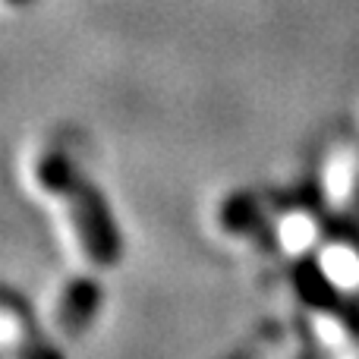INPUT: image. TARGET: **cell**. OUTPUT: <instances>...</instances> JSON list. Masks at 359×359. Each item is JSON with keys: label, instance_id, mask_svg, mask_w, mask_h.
<instances>
[{"label": "cell", "instance_id": "1", "mask_svg": "<svg viewBox=\"0 0 359 359\" xmlns=\"http://www.w3.org/2000/svg\"><path fill=\"white\" fill-rule=\"evenodd\" d=\"M38 180H41L44 189L60 192V196L67 198L69 221H73L88 259L98 262V265H114L120 255V243H117L114 224L107 221V208L98 198V192H95L92 186L69 177L67 161H63L60 155L41 158V164H38Z\"/></svg>", "mask_w": 359, "mask_h": 359}, {"label": "cell", "instance_id": "7", "mask_svg": "<svg viewBox=\"0 0 359 359\" xmlns=\"http://www.w3.org/2000/svg\"><path fill=\"white\" fill-rule=\"evenodd\" d=\"M353 177H356V164L350 158H337L328 170V189L331 196L341 202V198L350 196V186H353Z\"/></svg>", "mask_w": 359, "mask_h": 359}, {"label": "cell", "instance_id": "3", "mask_svg": "<svg viewBox=\"0 0 359 359\" xmlns=\"http://www.w3.org/2000/svg\"><path fill=\"white\" fill-rule=\"evenodd\" d=\"M4 337H6V347H10L13 359H60V353L54 347H44V341L29 328V322H22V316H16L13 299H6Z\"/></svg>", "mask_w": 359, "mask_h": 359}, {"label": "cell", "instance_id": "6", "mask_svg": "<svg viewBox=\"0 0 359 359\" xmlns=\"http://www.w3.org/2000/svg\"><path fill=\"white\" fill-rule=\"evenodd\" d=\"M312 240H316V224L306 215H290L280 221V243H284L287 249L299 252V249H306Z\"/></svg>", "mask_w": 359, "mask_h": 359}, {"label": "cell", "instance_id": "2", "mask_svg": "<svg viewBox=\"0 0 359 359\" xmlns=\"http://www.w3.org/2000/svg\"><path fill=\"white\" fill-rule=\"evenodd\" d=\"M98 309V290L88 280H73L57 299V325L67 334H79Z\"/></svg>", "mask_w": 359, "mask_h": 359}, {"label": "cell", "instance_id": "5", "mask_svg": "<svg viewBox=\"0 0 359 359\" xmlns=\"http://www.w3.org/2000/svg\"><path fill=\"white\" fill-rule=\"evenodd\" d=\"M322 268L337 287L359 284V255L350 246H328L322 255Z\"/></svg>", "mask_w": 359, "mask_h": 359}, {"label": "cell", "instance_id": "4", "mask_svg": "<svg viewBox=\"0 0 359 359\" xmlns=\"http://www.w3.org/2000/svg\"><path fill=\"white\" fill-rule=\"evenodd\" d=\"M318 337L331 359H359V337L344 318L322 316L318 318Z\"/></svg>", "mask_w": 359, "mask_h": 359}, {"label": "cell", "instance_id": "8", "mask_svg": "<svg viewBox=\"0 0 359 359\" xmlns=\"http://www.w3.org/2000/svg\"><path fill=\"white\" fill-rule=\"evenodd\" d=\"M262 359H303V350L299 347H278L271 356H262Z\"/></svg>", "mask_w": 359, "mask_h": 359}]
</instances>
